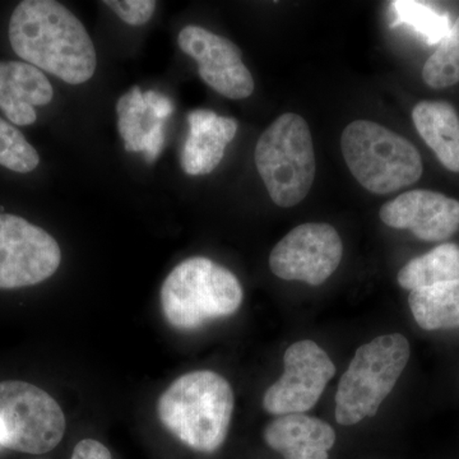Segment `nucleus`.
<instances>
[{
    "label": "nucleus",
    "instance_id": "f257e3e1",
    "mask_svg": "<svg viewBox=\"0 0 459 459\" xmlns=\"http://www.w3.org/2000/svg\"><path fill=\"white\" fill-rule=\"evenodd\" d=\"M8 36L17 56L63 82H87L98 68L86 27L54 0L21 2L9 21Z\"/></svg>",
    "mask_w": 459,
    "mask_h": 459
},
{
    "label": "nucleus",
    "instance_id": "f03ea898",
    "mask_svg": "<svg viewBox=\"0 0 459 459\" xmlns=\"http://www.w3.org/2000/svg\"><path fill=\"white\" fill-rule=\"evenodd\" d=\"M234 392L225 377L211 370L178 377L157 401L162 427L199 453L219 451L228 437Z\"/></svg>",
    "mask_w": 459,
    "mask_h": 459
},
{
    "label": "nucleus",
    "instance_id": "7ed1b4c3",
    "mask_svg": "<svg viewBox=\"0 0 459 459\" xmlns=\"http://www.w3.org/2000/svg\"><path fill=\"white\" fill-rule=\"evenodd\" d=\"M166 322L178 331H195L211 320L234 316L243 303L238 277L219 263L195 256L179 263L161 287Z\"/></svg>",
    "mask_w": 459,
    "mask_h": 459
},
{
    "label": "nucleus",
    "instance_id": "20e7f679",
    "mask_svg": "<svg viewBox=\"0 0 459 459\" xmlns=\"http://www.w3.org/2000/svg\"><path fill=\"white\" fill-rule=\"evenodd\" d=\"M341 150L353 178L376 195L406 188L422 175L418 148L370 120L350 123L341 137Z\"/></svg>",
    "mask_w": 459,
    "mask_h": 459
},
{
    "label": "nucleus",
    "instance_id": "39448f33",
    "mask_svg": "<svg viewBox=\"0 0 459 459\" xmlns=\"http://www.w3.org/2000/svg\"><path fill=\"white\" fill-rule=\"evenodd\" d=\"M255 161L274 204H300L316 171L312 133L304 117L292 113L277 117L256 142Z\"/></svg>",
    "mask_w": 459,
    "mask_h": 459
},
{
    "label": "nucleus",
    "instance_id": "423d86ee",
    "mask_svg": "<svg viewBox=\"0 0 459 459\" xmlns=\"http://www.w3.org/2000/svg\"><path fill=\"white\" fill-rule=\"evenodd\" d=\"M410 360V343L402 334H385L362 344L336 394V421L352 427L377 415Z\"/></svg>",
    "mask_w": 459,
    "mask_h": 459
},
{
    "label": "nucleus",
    "instance_id": "0eeeda50",
    "mask_svg": "<svg viewBox=\"0 0 459 459\" xmlns=\"http://www.w3.org/2000/svg\"><path fill=\"white\" fill-rule=\"evenodd\" d=\"M66 421L59 403L31 383L0 382V449L44 455L65 437Z\"/></svg>",
    "mask_w": 459,
    "mask_h": 459
},
{
    "label": "nucleus",
    "instance_id": "6e6552de",
    "mask_svg": "<svg viewBox=\"0 0 459 459\" xmlns=\"http://www.w3.org/2000/svg\"><path fill=\"white\" fill-rule=\"evenodd\" d=\"M62 252L44 229L14 214H0V289L35 286L59 268Z\"/></svg>",
    "mask_w": 459,
    "mask_h": 459
},
{
    "label": "nucleus",
    "instance_id": "1a4fd4ad",
    "mask_svg": "<svg viewBox=\"0 0 459 459\" xmlns=\"http://www.w3.org/2000/svg\"><path fill=\"white\" fill-rule=\"evenodd\" d=\"M342 255V240L333 226L303 223L273 247L270 267L281 280L319 286L337 271Z\"/></svg>",
    "mask_w": 459,
    "mask_h": 459
},
{
    "label": "nucleus",
    "instance_id": "9d476101",
    "mask_svg": "<svg viewBox=\"0 0 459 459\" xmlns=\"http://www.w3.org/2000/svg\"><path fill=\"white\" fill-rule=\"evenodd\" d=\"M285 371L265 391L263 409L277 416L305 413L322 397L336 367L327 352L314 341L295 342L283 355Z\"/></svg>",
    "mask_w": 459,
    "mask_h": 459
},
{
    "label": "nucleus",
    "instance_id": "9b49d317",
    "mask_svg": "<svg viewBox=\"0 0 459 459\" xmlns=\"http://www.w3.org/2000/svg\"><path fill=\"white\" fill-rule=\"evenodd\" d=\"M178 44L198 63L202 81L220 95L232 100L252 95L255 80L234 42L204 27L186 26L181 30Z\"/></svg>",
    "mask_w": 459,
    "mask_h": 459
},
{
    "label": "nucleus",
    "instance_id": "f8f14e48",
    "mask_svg": "<svg viewBox=\"0 0 459 459\" xmlns=\"http://www.w3.org/2000/svg\"><path fill=\"white\" fill-rule=\"evenodd\" d=\"M379 217L389 228L410 230L420 240L437 243L458 231L459 202L433 190H410L386 202Z\"/></svg>",
    "mask_w": 459,
    "mask_h": 459
},
{
    "label": "nucleus",
    "instance_id": "ddd939ff",
    "mask_svg": "<svg viewBox=\"0 0 459 459\" xmlns=\"http://www.w3.org/2000/svg\"><path fill=\"white\" fill-rule=\"evenodd\" d=\"M54 90L47 75L29 63L0 62V110L18 126H32L36 107L53 101Z\"/></svg>",
    "mask_w": 459,
    "mask_h": 459
},
{
    "label": "nucleus",
    "instance_id": "4468645a",
    "mask_svg": "<svg viewBox=\"0 0 459 459\" xmlns=\"http://www.w3.org/2000/svg\"><path fill=\"white\" fill-rule=\"evenodd\" d=\"M263 437L283 459H328L336 443L331 425L304 413L279 416L265 428Z\"/></svg>",
    "mask_w": 459,
    "mask_h": 459
},
{
    "label": "nucleus",
    "instance_id": "2eb2a0df",
    "mask_svg": "<svg viewBox=\"0 0 459 459\" xmlns=\"http://www.w3.org/2000/svg\"><path fill=\"white\" fill-rule=\"evenodd\" d=\"M189 137L184 144L181 168L188 175L210 174L225 156L226 146L238 132L237 120L211 110L188 115Z\"/></svg>",
    "mask_w": 459,
    "mask_h": 459
},
{
    "label": "nucleus",
    "instance_id": "dca6fc26",
    "mask_svg": "<svg viewBox=\"0 0 459 459\" xmlns=\"http://www.w3.org/2000/svg\"><path fill=\"white\" fill-rule=\"evenodd\" d=\"M412 120L422 140L449 171L459 172V117L446 101L419 102Z\"/></svg>",
    "mask_w": 459,
    "mask_h": 459
},
{
    "label": "nucleus",
    "instance_id": "f3484780",
    "mask_svg": "<svg viewBox=\"0 0 459 459\" xmlns=\"http://www.w3.org/2000/svg\"><path fill=\"white\" fill-rule=\"evenodd\" d=\"M409 305L419 327L425 331L459 328V280L413 290Z\"/></svg>",
    "mask_w": 459,
    "mask_h": 459
},
{
    "label": "nucleus",
    "instance_id": "a211bd4d",
    "mask_svg": "<svg viewBox=\"0 0 459 459\" xmlns=\"http://www.w3.org/2000/svg\"><path fill=\"white\" fill-rule=\"evenodd\" d=\"M459 280V246L446 243L412 259L398 272V285L413 290Z\"/></svg>",
    "mask_w": 459,
    "mask_h": 459
},
{
    "label": "nucleus",
    "instance_id": "6ab92c4d",
    "mask_svg": "<svg viewBox=\"0 0 459 459\" xmlns=\"http://www.w3.org/2000/svg\"><path fill=\"white\" fill-rule=\"evenodd\" d=\"M394 12L392 26L407 25L419 32L429 44H439L451 30V22L446 14L437 13L427 3L413 0H398L391 3Z\"/></svg>",
    "mask_w": 459,
    "mask_h": 459
},
{
    "label": "nucleus",
    "instance_id": "aec40b11",
    "mask_svg": "<svg viewBox=\"0 0 459 459\" xmlns=\"http://www.w3.org/2000/svg\"><path fill=\"white\" fill-rule=\"evenodd\" d=\"M422 80L431 89L459 83V17L422 68Z\"/></svg>",
    "mask_w": 459,
    "mask_h": 459
},
{
    "label": "nucleus",
    "instance_id": "412c9836",
    "mask_svg": "<svg viewBox=\"0 0 459 459\" xmlns=\"http://www.w3.org/2000/svg\"><path fill=\"white\" fill-rule=\"evenodd\" d=\"M40 164V156L16 126L0 117V166L29 174Z\"/></svg>",
    "mask_w": 459,
    "mask_h": 459
},
{
    "label": "nucleus",
    "instance_id": "4be33fe9",
    "mask_svg": "<svg viewBox=\"0 0 459 459\" xmlns=\"http://www.w3.org/2000/svg\"><path fill=\"white\" fill-rule=\"evenodd\" d=\"M120 20L131 26L147 23L155 13V0H107L104 2Z\"/></svg>",
    "mask_w": 459,
    "mask_h": 459
},
{
    "label": "nucleus",
    "instance_id": "5701e85b",
    "mask_svg": "<svg viewBox=\"0 0 459 459\" xmlns=\"http://www.w3.org/2000/svg\"><path fill=\"white\" fill-rule=\"evenodd\" d=\"M71 459H113V457L104 444L95 439H83L74 446Z\"/></svg>",
    "mask_w": 459,
    "mask_h": 459
},
{
    "label": "nucleus",
    "instance_id": "b1692460",
    "mask_svg": "<svg viewBox=\"0 0 459 459\" xmlns=\"http://www.w3.org/2000/svg\"><path fill=\"white\" fill-rule=\"evenodd\" d=\"M151 137V148L150 151L146 153V160L148 164H152L159 157L160 152H161L162 146H164L165 135H164V126H162V123L160 120L153 123V126H151L150 131Z\"/></svg>",
    "mask_w": 459,
    "mask_h": 459
},
{
    "label": "nucleus",
    "instance_id": "393cba45",
    "mask_svg": "<svg viewBox=\"0 0 459 459\" xmlns=\"http://www.w3.org/2000/svg\"><path fill=\"white\" fill-rule=\"evenodd\" d=\"M150 110L152 111L153 117L156 120H165L174 113V104H172L170 99L161 95L159 101L153 107H151Z\"/></svg>",
    "mask_w": 459,
    "mask_h": 459
},
{
    "label": "nucleus",
    "instance_id": "a878e982",
    "mask_svg": "<svg viewBox=\"0 0 459 459\" xmlns=\"http://www.w3.org/2000/svg\"><path fill=\"white\" fill-rule=\"evenodd\" d=\"M129 107L134 108L138 114L143 115L147 113L150 108L144 104L143 93L140 87H133L128 92Z\"/></svg>",
    "mask_w": 459,
    "mask_h": 459
}]
</instances>
